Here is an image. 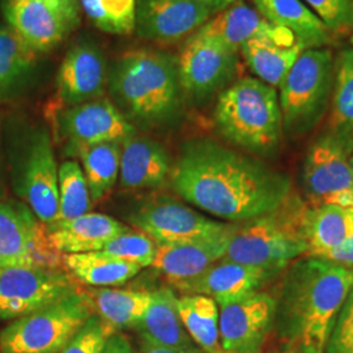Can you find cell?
I'll list each match as a JSON object with an SVG mask.
<instances>
[{
    "mask_svg": "<svg viewBox=\"0 0 353 353\" xmlns=\"http://www.w3.org/2000/svg\"><path fill=\"white\" fill-rule=\"evenodd\" d=\"M169 178L183 201L233 224L275 211L293 192L287 174L210 139L186 143Z\"/></svg>",
    "mask_w": 353,
    "mask_h": 353,
    "instance_id": "cell-1",
    "label": "cell"
},
{
    "mask_svg": "<svg viewBox=\"0 0 353 353\" xmlns=\"http://www.w3.org/2000/svg\"><path fill=\"white\" fill-rule=\"evenodd\" d=\"M285 270L276 297L279 336L301 353H325L335 319L352 288L353 267L303 256Z\"/></svg>",
    "mask_w": 353,
    "mask_h": 353,
    "instance_id": "cell-2",
    "label": "cell"
},
{
    "mask_svg": "<svg viewBox=\"0 0 353 353\" xmlns=\"http://www.w3.org/2000/svg\"><path fill=\"white\" fill-rule=\"evenodd\" d=\"M108 88L127 119L141 126H164L181 112L176 57L166 51H127L110 68Z\"/></svg>",
    "mask_w": 353,
    "mask_h": 353,
    "instance_id": "cell-3",
    "label": "cell"
},
{
    "mask_svg": "<svg viewBox=\"0 0 353 353\" xmlns=\"http://www.w3.org/2000/svg\"><path fill=\"white\" fill-rule=\"evenodd\" d=\"M309 205L292 192L275 211L237 223L221 259L284 271L306 256L305 219Z\"/></svg>",
    "mask_w": 353,
    "mask_h": 353,
    "instance_id": "cell-4",
    "label": "cell"
},
{
    "mask_svg": "<svg viewBox=\"0 0 353 353\" xmlns=\"http://www.w3.org/2000/svg\"><path fill=\"white\" fill-rule=\"evenodd\" d=\"M214 123L225 139L254 154H271L283 137L278 89L256 77H242L224 89L214 108Z\"/></svg>",
    "mask_w": 353,
    "mask_h": 353,
    "instance_id": "cell-5",
    "label": "cell"
},
{
    "mask_svg": "<svg viewBox=\"0 0 353 353\" xmlns=\"http://www.w3.org/2000/svg\"><path fill=\"white\" fill-rule=\"evenodd\" d=\"M335 59L328 48L306 49L279 87L283 128L299 137L309 132L327 109L334 85Z\"/></svg>",
    "mask_w": 353,
    "mask_h": 353,
    "instance_id": "cell-6",
    "label": "cell"
},
{
    "mask_svg": "<svg viewBox=\"0 0 353 353\" xmlns=\"http://www.w3.org/2000/svg\"><path fill=\"white\" fill-rule=\"evenodd\" d=\"M92 314L89 296L76 290L14 319L0 332V353H61Z\"/></svg>",
    "mask_w": 353,
    "mask_h": 353,
    "instance_id": "cell-7",
    "label": "cell"
},
{
    "mask_svg": "<svg viewBox=\"0 0 353 353\" xmlns=\"http://www.w3.org/2000/svg\"><path fill=\"white\" fill-rule=\"evenodd\" d=\"M58 172L50 132L39 127L26 137L13 164V191L51 230L59 216Z\"/></svg>",
    "mask_w": 353,
    "mask_h": 353,
    "instance_id": "cell-8",
    "label": "cell"
},
{
    "mask_svg": "<svg viewBox=\"0 0 353 353\" xmlns=\"http://www.w3.org/2000/svg\"><path fill=\"white\" fill-rule=\"evenodd\" d=\"M353 134L328 128L309 147L303 166V188L312 205L353 208Z\"/></svg>",
    "mask_w": 353,
    "mask_h": 353,
    "instance_id": "cell-9",
    "label": "cell"
},
{
    "mask_svg": "<svg viewBox=\"0 0 353 353\" xmlns=\"http://www.w3.org/2000/svg\"><path fill=\"white\" fill-rule=\"evenodd\" d=\"M128 223L157 245L210 237L233 224L214 221L168 195L143 199L130 211Z\"/></svg>",
    "mask_w": 353,
    "mask_h": 353,
    "instance_id": "cell-10",
    "label": "cell"
},
{
    "mask_svg": "<svg viewBox=\"0 0 353 353\" xmlns=\"http://www.w3.org/2000/svg\"><path fill=\"white\" fill-rule=\"evenodd\" d=\"M62 255L51 248L49 230L20 201H0V268H58Z\"/></svg>",
    "mask_w": 353,
    "mask_h": 353,
    "instance_id": "cell-11",
    "label": "cell"
},
{
    "mask_svg": "<svg viewBox=\"0 0 353 353\" xmlns=\"http://www.w3.org/2000/svg\"><path fill=\"white\" fill-rule=\"evenodd\" d=\"M76 292L72 276L59 268H0V319H17Z\"/></svg>",
    "mask_w": 353,
    "mask_h": 353,
    "instance_id": "cell-12",
    "label": "cell"
},
{
    "mask_svg": "<svg viewBox=\"0 0 353 353\" xmlns=\"http://www.w3.org/2000/svg\"><path fill=\"white\" fill-rule=\"evenodd\" d=\"M54 123L71 157L80 148L100 143H123L137 135L134 125L114 102L105 97L62 108L55 113Z\"/></svg>",
    "mask_w": 353,
    "mask_h": 353,
    "instance_id": "cell-13",
    "label": "cell"
},
{
    "mask_svg": "<svg viewBox=\"0 0 353 353\" xmlns=\"http://www.w3.org/2000/svg\"><path fill=\"white\" fill-rule=\"evenodd\" d=\"M176 65L182 92L203 100L233 80L239 68V52L194 33L176 55Z\"/></svg>",
    "mask_w": 353,
    "mask_h": 353,
    "instance_id": "cell-14",
    "label": "cell"
},
{
    "mask_svg": "<svg viewBox=\"0 0 353 353\" xmlns=\"http://www.w3.org/2000/svg\"><path fill=\"white\" fill-rule=\"evenodd\" d=\"M278 300L267 292L219 305V331L224 353H261L275 327Z\"/></svg>",
    "mask_w": 353,
    "mask_h": 353,
    "instance_id": "cell-15",
    "label": "cell"
},
{
    "mask_svg": "<svg viewBox=\"0 0 353 353\" xmlns=\"http://www.w3.org/2000/svg\"><path fill=\"white\" fill-rule=\"evenodd\" d=\"M214 14L198 0H137L135 30L140 38L173 43L192 36Z\"/></svg>",
    "mask_w": 353,
    "mask_h": 353,
    "instance_id": "cell-16",
    "label": "cell"
},
{
    "mask_svg": "<svg viewBox=\"0 0 353 353\" xmlns=\"http://www.w3.org/2000/svg\"><path fill=\"white\" fill-rule=\"evenodd\" d=\"M109 67L101 49L83 41L67 54L57 75V99L62 108L103 97L109 84Z\"/></svg>",
    "mask_w": 353,
    "mask_h": 353,
    "instance_id": "cell-17",
    "label": "cell"
},
{
    "mask_svg": "<svg viewBox=\"0 0 353 353\" xmlns=\"http://www.w3.org/2000/svg\"><path fill=\"white\" fill-rule=\"evenodd\" d=\"M283 271L240 265L220 259L196 278L178 283L182 294H203L214 299L217 305L232 303L252 294L276 278Z\"/></svg>",
    "mask_w": 353,
    "mask_h": 353,
    "instance_id": "cell-18",
    "label": "cell"
},
{
    "mask_svg": "<svg viewBox=\"0 0 353 353\" xmlns=\"http://www.w3.org/2000/svg\"><path fill=\"white\" fill-rule=\"evenodd\" d=\"M7 26L37 52L57 48L75 28L48 0H6Z\"/></svg>",
    "mask_w": 353,
    "mask_h": 353,
    "instance_id": "cell-19",
    "label": "cell"
},
{
    "mask_svg": "<svg viewBox=\"0 0 353 353\" xmlns=\"http://www.w3.org/2000/svg\"><path fill=\"white\" fill-rule=\"evenodd\" d=\"M236 227L237 224H232L217 234L199 240L157 245V254L152 265L172 285L196 278L224 256Z\"/></svg>",
    "mask_w": 353,
    "mask_h": 353,
    "instance_id": "cell-20",
    "label": "cell"
},
{
    "mask_svg": "<svg viewBox=\"0 0 353 353\" xmlns=\"http://www.w3.org/2000/svg\"><path fill=\"white\" fill-rule=\"evenodd\" d=\"M195 33L211 38L237 52H240L242 45L255 38H267L284 45L299 43L290 32L270 24L256 10L242 0L234 1L225 10L214 14Z\"/></svg>",
    "mask_w": 353,
    "mask_h": 353,
    "instance_id": "cell-21",
    "label": "cell"
},
{
    "mask_svg": "<svg viewBox=\"0 0 353 353\" xmlns=\"http://www.w3.org/2000/svg\"><path fill=\"white\" fill-rule=\"evenodd\" d=\"M170 172V157L160 143L137 135L122 143L118 179L123 189L160 188Z\"/></svg>",
    "mask_w": 353,
    "mask_h": 353,
    "instance_id": "cell-22",
    "label": "cell"
},
{
    "mask_svg": "<svg viewBox=\"0 0 353 353\" xmlns=\"http://www.w3.org/2000/svg\"><path fill=\"white\" fill-rule=\"evenodd\" d=\"M127 230L130 229L126 225L108 214L88 212L49 230V241L61 255L101 252Z\"/></svg>",
    "mask_w": 353,
    "mask_h": 353,
    "instance_id": "cell-23",
    "label": "cell"
},
{
    "mask_svg": "<svg viewBox=\"0 0 353 353\" xmlns=\"http://www.w3.org/2000/svg\"><path fill=\"white\" fill-rule=\"evenodd\" d=\"M270 24L290 32L303 49H322L332 43V33L303 0H252Z\"/></svg>",
    "mask_w": 353,
    "mask_h": 353,
    "instance_id": "cell-24",
    "label": "cell"
},
{
    "mask_svg": "<svg viewBox=\"0 0 353 353\" xmlns=\"http://www.w3.org/2000/svg\"><path fill=\"white\" fill-rule=\"evenodd\" d=\"M352 236L353 208L335 204L309 205L305 219L306 256L323 259Z\"/></svg>",
    "mask_w": 353,
    "mask_h": 353,
    "instance_id": "cell-25",
    "label": "cell"
},
{
    "mask_svg": "<svg viewBox=\"0 0 353 353\" xmlns=\"http://www.w3.org/2000/svg\"><path fill=\"white\" fill-rule=\"evenodd\" d=\"M176 299L178 296L170 287H163L152 292L151 305L135 327L141 341L172 348L195 345L181 321Z\"/></svg>",
    "mask_w": 353,
    "mask_h": 353,
    "instance_id": "cell-26",
    "label": "cell"
},
{
    "mask_svg": "<svg viewBox=\"0 0 353 353\" xmlns=\"http://www.w3.org/2000/svg\"><path fill=\"white\" fill-rule=\"evenodd\" d=\"M303 50L300 43L284 45L267 38H255L242 45L240 54L256 79L278 89Z\"/></svg>",
    "mask_w": 353,
    "mask_h": 353,
    "instance_id": "cell-27",
    "label": "cell"
},
{
    "mask_svg": "<svg viewBox=\"0 0 353 353\" xmlns=\"http://www.w3.org/2000/svg\"><path fill=\"white\" fill-rule=\"evenodd\" d=\"M62 265L71 276L92 287H118L139 274L141 267L101 252L64 254Z\"/></svg>",
    "mask_w": 353,
    "mask_h": 353,
    "instance_id": "cell-28",
    "label": "cell"
},
{
    "mask_svg": "<svg viewBox=\"0 0 353 353\" xmlns=\"http://www.w3.org/2000/svg\"><path fill=\"white\" fill-rule=\"evenodd\" d=\"M89 299L94 314L117 332L139 325L151 305L152 292L102 288L94 290Z\"/></svg>",
    "mask_w": 353,
    "mask_h": 353,
    "instance_id": "cell-29",
    "label": "cell"
},
{
    "mask_svg": "<svg viewBox=\"0 0 353 353\" xmlns=\"http://www.w3.org/2000/svg\"><path fill=\"white\" fill-rule=\"evenodd\" d=\"M176 307L190 338L205 353H224L219 331V305L203 294H182Z\"/></svg>",
    "mask_w": 353,
    "mask_h": 353,
    "instance_id": "cell-30",
    "label": "cell"
},
{
    "mask_svg": "<svg viewBox=\"0 0 353 353\" xmlns=\"http://www.w3.org/2000/svg\"><path fill=\"white\" fill-rule=\"evenodd\" d=\"M39 52L8 26H0V97L21 88L36 72Z\"/></svg>",
    "mask_w": 353,
    "mask_h": 353,
    "instance_id": "cell-31",
    "label": "cell"
},
{
    "mask_svg": "<svg viewBox=\"0 0 353 353\" xmlns=\"http://www.w3.org/2000/svg\"><path fill=\"white\" fill-rule=\"evenodd\" d=\"M122 143H100L80 148L74 157L80 159L88 183L92 203L102 201L119 178Z\"/></svg>",
    "mask_w": 353,
    "mask_h": 353,
    "instance_id": "cell-32",
    "label": "cell"
},
{
    "mask_svg": "<svg viewBox=\"0 0 353 353\" xmlns=\"http://www.w3.org/2000/svg\"><path fill=\"white\" fill-rule=\"evenodd\" d=\"M330 130L353 134V46L341 49L335 59Z\"/></svg>",
    "mask_w": 353,
    "mask_h": 353,
    "instance_id": "cell-33",
    "label": "cell"
},
{
    "mask_svg": "<svg viewBox=\"0 0 353 353\" xmlns=\"http://www.w3.org/2000/svg\"><path fill=\"white\" fill-rule=\"evenodd\" d=\"M59 216L57 227L88 214L92 199L88 183L81 166L74 160H67L59 166ZM54 229V228H52Z\"/></svg>",
    "mask_w": 353,
    "mask_h": 353,
    "instance_id": "cell-34",
    "label": "cell"
},
{
    "mask_svg": "<svg viewBox=\"0 0 353 353\" xmlns=\"http://www.w3.org/2000/svg\"><path fill=\"white\" fill-rule=\"evenodd\" d=\"M80 7L105 33L126 36L135 30L137 0H80Z\"/></svg>",
    "mask_w": 353,
    "mask_h": 353,
    "instance_id": "cell-35",
    "label": "cell"
},
{
    "mask_svg": "<svg viewBox=\"0 0 353 353\" xmlns=\"http://www.w3.org/2000/svg\"><path fill=\"white\" fill-rule=\"evenodd\" d=\"M101 252L144 268L153 265L157 243L141 232L127 230L110 241Z\"/></svg>",
    "mask_w": 353,
    "mask_h": 353,
    "instance_id": "cell-36",
    "label": "cell"
},
{
    "mask_svg": "<svg viewBox=\"0 0 353 353\" xmlns=\"http://www.w3.org/2000/svg\"><path fill=\"white\" fill-rule=\"evenodd\" d=\"M331 33H353V0H305Z\"/></svg>",
    "mask_w": 353,
    "mask_h": 353,
    "instance_id": "cell-37",
    "label": "cell"
},
{
    "mask_svg": "<svg viewBox=\"0 0 353 353\" xmlns=\"http://www.w3.org/2000/svg\"><path fill=\"white\" fill-rule=\"evenodd\" d=\"M113 334L100 316L92 314L61 353H102L105 343Z\"/></svg>",
    "mask_w": 353,
    "mask_h": 353,
    "instance_id": "cell-38",
    "label": "cell"
},
{
    "mask_svg": "<svg viewBox=\"0 0 353 353\" xmlns=\"http://www.w3.org/2000/svg\"><path fill=\"white\" fill-rule=\"evenodd\" d=\"M325 353H353V285L335 319Z\"/></svg>",
    "mask_w": 353,
    "mask_h": 353,
    "instance_id": "cell-39",
    "label": "cell"
},
{
    "mask_svg": "<svg viewBox=\"0 0 353 353\" xmlns=\"http://www.w3.org/2000/svg\"><path fill=\"white\" fill-rule=\"evenodd\" d=\"M64 17L71 23V26L77 28L80 23V0H48Z\"/></svg>",
    "mask_w": 353,
    "mask_h": 353,
    "instance_id": "cell-40",
    "label": "cell"
},
{
    "mask_svg": "<svg viewBox=\"0 0 353 353\" xmlns=\"http://www.w3.org/2000/svg\"><path fill=\"white\" fill-rule=\"evenodd\" d=\"M330 262L338 263V265L352 267L353 265V236L345 242H343L339 248L328 254L326 258Z\"/></svg>",
    "mask_w": 353,
    "mask_h": 353,
    "instance_id": "cell-41",
    "label": "cell"
},
{
    "mask_svg": "<svg viewBox=\"0 0 353 353\" xmlns=\"http://www.w3.org/2000/svg\"><path fill=\"white\" fill-rule=\"evenodd\" d=\"M139 353H205L199 347L191 345L186 348H172L159 344H153L150 341H141Z\"/></svg>",
    "mask_w": 353,
    "mask_h": 353,
    "instance_id": "cell-42",
    "label": "cell"
},
{
    "mask_svg": "<svg viewBox=\"0 0 353 353\" xmlns=\"http://www.w3.org/2000/svg\"><path fill=\"white\" fill-rule=\"evenodd\" d=\"M102 353H135L130 341H127L125 336H122L121 334H113L103 347Z\"/></svg>",
    "mask_w": 353,
    "mask_h": 353,
    "instance_id": "cell-43",
    "label": "cell"
},
{
    "mask_svg": "<svg viewBox=\"0 0 353 353\" xmlns=\"http://www.w3.org/2000/svg\"><path fill=\"white\" fill-rule=\"evenodd\" d=\"M208 8H211L214 13H219L223 10H225L230 4H233L237 0H198Z\"/></svg>",
    "mask_w": 353,
    "mask_h": 353,
    "instance_id": "cell-44",
    "label": "cell"
},
{
    "mask_svg": "<svg viewBox=\"0 0 353 353\" xmlns=\"http://www.w3.org/2000/svg\"><path fill=\"white\" fill-rule=\"evenodd\" d=\"M6 192V186H4V179H3V169H1V154H0V201L3 199Z\"/></svg>",
    "mask_w": 353,
    "mask_h": 353,
    "instance_id": "cell-45",
    "label": "cell"
},
{
    "mask_svg": "<svg viewBox=\"0 0 353 353\" xmlns=\"http://www.w3.org/2000/svg\"><path fill=\"white\" fill-rule=\"evenodd\" d=\"M274 353H301L300 351H297L296 348H290V347H288V348H285L284 351H281V352H274Z\"/></svg>",
    "mask_w": 353,
    "mask_h": 353,
    "instance_id": "cell-46",
    "label": "cell"
},
{
    "mask_svg": "<svg viewBox=\"0 0 353 353\" xmlns=\"http://www.w3.org/2000/svg\"><path fill=\"white\" fill-rule=\"evenodd\" d=\"M351 164H352V166H353V152H352V156H351Z\"/></svg>",
    "mask_w": 353,
    "mask_h": 353,
    "instance_id": "cell-47",
    "label": "cell"
},
{
    "mask_svg": "<svg viewBox=\"0 0 353 353\" xmlns=\"http://www.w3.org/2000/svg\"><path fill=\"white\" fill-rule=\"evenodd\" d=\"M351 42H352V45H353V34H352V37H351Z\"/></svg>",
    "mask_w": 353,
    "mask_h": 353,
    "instance_id": "cell-48",
    "label": "cell"
},
{
    "mask_svg": "<svg viewBox=\"0 0 353 353\" xmlns=\"http://www.w3.org/2000/svg\"><path fill=\"white\" fill-rule=\"evenodd\" d=\"M3 1H6V0H3Z\"/></svg>",
    "mask_w": 353,
    "mask_h": 353,
    "instance_id": "cell-49",
    "label": "cell"
},
{
    "mask_svg": "<svg viewBox=\"0 0 353 353\" xmlns=\"http://www.w3.org/2000/svg\"><path fill=\"white\" fill-rule=\"evenodd\" d=\"M352 46H353V45H352Z\"/></svg>",
    "mask_w": 353,
    "mask_h": 353,
    "instance_id": "cell-50",
    "label": "cell"
}]
</instances>
